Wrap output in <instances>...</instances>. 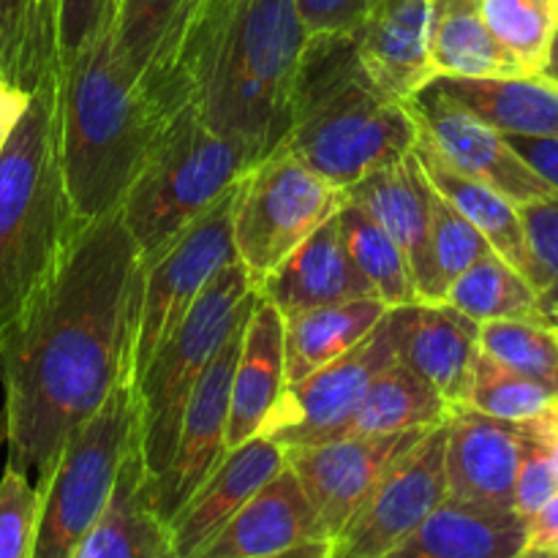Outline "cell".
<instances>
[{
  "mask_svg": "<svg viewBox=\"0 0 558 558\" xmlns=\"http://www.w3.org/2000/svg\"><path fill=\"white\" fill-rule=\"evenodd\" d=\"M428 85L505 136H558V82L545 71L488 80L434 76Z\"/></svg>",
  "mask_w": 558,
  "mask_h": 558,
  "instance_id": "obj_27",
  "label": "cell"
},
{
  "mask_svg": "<svg viewBox=\"0 0 558 558\" xmlns=\"http://www.w3.org/2000/svg\"><path fill=\"white\" fill-rule=\"evenodd\" d=\"M254 292L276 305L281 316L374 298L349 256L338 213L327 218L308 240H303L265 281H259Z\"/></svg>",
  "mask_w": 558,
  "mask_h": 558,
  "instance_id": "obj_22",
  "label": "cell"
},
{
  "mask_svg": "<svg viewBox=\"0 0 558 558\" xmlns=\"http://www.w3.org/2000/svg\"><path fill=\"white\" fill-rule=\"evenodd\" d=\"M58 112L65 191L85 227L118 210L169 112L118 58L109 25L60 65Z\"/></svg>",
  "mask_w": 558,
  "mask_h": 558,
  "instance_id": "obj_3",
  "label": "cell"
},
{
  "mask_svg": "<svg viewBox=\"0 0 558 558\" xmlns=\"http://www.w3.org/2000/svg\"><path fill=\"white\" fill-rule=\"evenodd\" d=\"M199 0H118L112 44L125 69L167 112L185 101L178 63Z\"/></svg>",
  "mask_w": 558,
  "mask_h": 558,
  "instance_id": "obj_18",
  "label": "cell"
},
{
  "mask_svg": "<svg viewBox=\"0 0 558 558\" xmlns=\"http://www.w3.org/2000/svg\"><path fill=\"white\" fill-rule=\"evenodd\" d=\"M480 352L558 392V332L543 322L499 319L480 325Z\"/></svg>",
  "mask_w": 558,
  "mask_h": 558,
  "instance_id": "obj_36",
  "label": "cell"
},
{
  "mask_svg": "<svg viewBox=\"0 0 558 558\" xmlns=\"http://www.w3.org/2000/svg\"><path fill=\"white\" fill-rule=\"evenodd\" d=\"M558 548V490L526 521V550L548 554Z\"/></svg>",
  "mask_w": 558,
  "mask_h": 558,
  "instance_id": "obj_45",
  "label": "cell"
},
{
  "mask_svg": "<svg viewBox=\"0 0 558 558\" xmlns=\"http://www.w3.org/2000/svg\"><path fill=\"white\" fill-rule=\"evenodd\" d=\"M142 256L120 210L76 229L20 319L0 338L9 466L36 488L60 447L129 381Z\"/></svg>",
  "mask_w": 558,
  "mask_h": 558,
  "instance_id": "obj_1",
  "label": "cell"
},
{
  "mask_svg": "<svg viewBox=\"0 0 558 558\" xmlns=\"http://www.w3.org/2000/svg\"><path fill=\"white\" fill-rule=\"evenodd\" d=\"M485 25L526 74H543L558 33V0H480Z\"/></svg>",
  "mask_w": 558,
  "mask_h": 558,
  "instance_id": "obj_35",
  "label": "cell"
},
{
  "mask_svg": "<svg viewBox=\"0 0 558 558\" xmlns=\"http://www.w3.org/2000/svg\"><path fill=\"white\" fill-rule=\"evenodd\" d=\"M305 44L298 0H199L178 82L202 123L256 163L287 140Z\"/></svg>",
  "mask_w": 558,
  "mask_h": 558,
  "instance_id": "obj_2",
  "label": "cell"
},
{
  "mask_svg": "<svg viewBox=\"0 0 558 558\" xmlns=\"http://www.w3.org/2000/svg\"><path fill=\"white\" fill-rule=\"evenodd\" d=\"M118 0H54V31H58L60 65L85 52L93 38L112 22Z\"/></svg>",
  "mask_w": 558,
  "mask_h": 558,
  "instance_id": "obj_41",
  "label": "cell"
},
{
  "mask_svg": "<svg viewBox=\"0 0 558 558\" xmlns=\"http://www.w3.org/2000/svg\"><path fill=\"white\" fill-rule=\"evenodd\" d=\"M308 539L325 537L308 496L283 466L194 558H265Z\"/></svg>",
  "mask_w": 558,
  "mask_h": 558,
  "instance_id": "obj_24",
  "label": "cell"
},
{
  "mask_svg": "<svg viewBox=\"0 0 558 558\" xmlns=\"http://www.w3.org/2000/svg\"><path fill=\"white\" fill-rule=\"evenodd\" d=\"M71 558H178L156 510V488L140 450V430L120 463L107 507Z\"/></svg>",
  "mask_w": 558,
  "mask_h": 558,
  "instance_id": "obj_23",
  "label": "cell"
},
{
  "mask_svg": "<svg viewBox=\"0 0 558 558\" xmlns=\"http://www.w3.org/2000/svg\"><path fill=\"white\" fill-rule=\"evenodd\" d=\"M545 74L550 76V80L558 82V33H556V41H554V49H550V58H548V65H545Z\"/></svg>",
  "mask_w": 558,
  "mask_h": 558,
  "instance_id": "obj_49",
  "label": "cell"
},
{
  "mask_svg": "<svg viewBox=\"0 0 558 558\" xmlns=\"http://www.w3.org/2000/svg\"><path fill=\"white\" fill-rule=\"evenodd\" d=\"M558 490V466L548 447L523 423V452L515 474V512L529 518Z\"/></svg>",
  "mask_w": 558,
  "mask_h": 558,
  "instance_id": "obj_42",
  "label": "cell"
},
{
  "mask_svg": "<svg viewBox=\"0 0 558 558\" xmlns=\"http://www.w3.org/2000/svg\"><path fill=\"white\" fill-rule=\"evenodd\" d=\"M445 439L441 423L381 477L332 537L327 558H385L447 499Z\"/></svg>",
  "mask_w": 558,
  "mask_h": 558,
  "instance_id": "obj_12",
  "label": "cell"
},
{
  "mask_svg": "<svg viewBox=\"0 0 558 558\" xmlns=\"http://www.w3.org/2000/svg\"><path fill=\"white\" fill-rule=\"evenodd\" d=\"M283 466L287 450L262 434L229 450L210 477L185 501L183 510L169 521L174 556L194 558L199 554L232 521L234 512L259 494Z\"/></svg>",
  "mask_w": 558,
  "mask_h": 558,
  "instance_id": "obj_19",
  "label": "cell"
},
{
  "mask_svg": "<svg viewBox=\"0 0 558 558\" xmlns=\"http://www.w3.org/2000/svg\"><path fill=\"white\" fill-rule=\"evenodd\" d=\"M283 387H287L283 316L276 305L256 294L240 338V354L232 376L227 452L262 434Z\"/></svg>",
  "mask_w": 558,
  "mask_h": 558,
  "instance_id": "obj_25",
  "label": "cell"
},
{
  "mask_svg": "<svg viewBox=\"0 0 558 558\" xmlns=\"http://www.w3.org/2000/svg\"><path fill=\"white\" fill-rule=\"evenodd\" d=\"M407 107L417 123V140L458 174L499 191L518 207L556 196L550 185L512 150L505 134L452 104L430 85L409 98Z\"/></svg>",
  "mask_w": 558,
  "mask_h": 558,
  "instance_id": "obj_14",
  "label": "cell"
},
{
  "mask_svg": "<svg viewBox=\"0 0 558 558\" xmlns=\"http://www.w3.org/2000/svg\"><path fill=\"white\" fill-rule=\"evenodd\" d=\"M396 360L428 381L450 407H463L474 357L480 352V325L447 303H412L390 308Z\"/></svg>",
  "mask_w": 558,
  "mask_h": 558,
  "instance_id": "obj_17",
  "label": "cell"
},
{
  "mask_svg": "<svg viewBox=\"0 0 558 558\" xmlns=\"http://www.w3.org/2000/svg\"><path fill=\"white\" fill-rule=\"evenodd\" d=\"M430 0H374L354 36L360 63L381 93L407 104L430 80Z\"/></svg>",
  "mask_w": 558,
  "mask_h": 558,
  "instance_id": "obj_21",
  "label": "cell"
},
{
  "mask_svg": "<svg viewBox=\"0 0 558 558\" xmlns=\"http://www.w3.org/2000/svg\"><path fill=\"white\" fill-rule=\"evenodd\" d=\"M58 65L54 0H0V76L33 90Z\"/></svg>",
  "mask_w": 558,
  "mask_h": 558,
  "instance_id": "obj_33",
  "label": "cell"
},
{
  "mask_svg": "<svg viewBox=\"0 0 558 558\" xmlns=\"http://www.w3.org/2000/svg\"><path fill=\"white\" fill-rule=\"evenodd\" d=\"M234 189L207 207L189 229L178 234L161 254L142 265L134 330L129 347V385L140 379L145 365L189 314L207 283L238 259L232 243Z\"/></svg>",
  "mask_w": 558,
  "mask_h": 558,
  "instance_id": "obj_10",
  "label": "cell"
},
{
  "mask_svg": "<svg viewBox=\"0 0 558 558\" xmlns=\"http://www.w3.org/2000/svg\"><path fill=\"white\" fill-rule=\"evenodd\" d=\"M526 428L532 430V434L537 436L545 447H548L550 456H554V461L558 466V401L550 409H545L539 417L529 420Z\"/></svg>",
  "mask_w": 558,
  "mask_h": 558,
  "instance_id": "obj_47",
  "label": "cell"
},
{
  "mask_svg": "<svg viewBox=\"0 0 558 558\" xmlns=\"http://www.w3.org/2000/svg\"><path fill=\"white\" fill-rule=\"evenodd\" d=\"M515 558H548L545 554H534V550H523L521 556H515Z\"/></svg>",
  "mask_w": 558,
  "mask_h": 558,
  "instance_id": "obj_51",
  "label": "cell"
},
{
  "mask_svg": "<svg viewBox=\"0 0 558 558\" xmlns=\"http://www.w3.org/2000/svg\"><path fill=\"white\" fill-rule=\"evenodd\" d=\"M417 145L407 104L371 82L352 33L308 36L289 101L281 147L347 194L354 183Z\"/></svg>",
  "mask_w": 558,
  "mask_h": 558,
  "instance_id": "obj_4",
  "label": "cell"
},
{
  "mask_svg": "<svg viewBox=\"0 0 558 558\" xmlns=\"http://www.w3.org/2000/svg\"><path fill=\"white\" fill-rule=\"evenodd\" d=\"M41 494L22 472L5 463L0 477V558L36 556Z\"/></svg>",
  "mask_w": 558,
  "mask_h": 558,
  "instance_id": "obj_39",
  "label": "cell"
},
{
  "mask_svg": "<svg viewBox=\"0 0 558 558\" xmlns=\"http://www.w3.org/2000/svg\"><path fill=\"white\" fill-rule=\"evenodd\" d=\"M545 314H548V325L556 327V332H558V308H548Z\"/></svg>",
  "mask_w": 558,
  "mask_h": 558,
  "instance_id": "obj_50",
  "label": "cell"
},
{
  "mask_svg": "<svg viewBox=\"0 0 558 558\" xmlns=\"http://www.w3.org/2000/svg\"><path fill=\"white\" fill-rule=\"evenodd\" d=\"M338 218H341V234L349 256L371 287L374 298L381 300L387 308L420 303L412 267H409L407 256L398 248L396 240L363 207L349 199H343Z\"/></svg>",
  "mask_w": 558,
  "mask_h": 558,
  "instance_id": "obj_34",
  "label": "cell"
},
{
  "mask_svg": "<svg viewBox=\"0 0 558 558\" xmlns=\"http://www.w3.org/2000/svg\"><path fill=\"white\" fill-rule=\"evenodd\" d=\"M332 539H308V543H300L294 548L283 550V554L265 556V558H327L330 556Z\"/></svg>",
  "mask_w": 558,
  "mask_h": 558,
  "instance_id": "obj_48",
  "label": "cell"
},
{
  "mask_svg": "<svg viewBox=\"0 0 558 558\" xmlns=\"http://www.w3.org/2000/svg\"><path fill=\"white\" fill-rule=\"evenodd\" d=\"M27 101H31V90L0 76V147L9 140L14 125L20 123L22 112L27 109Z\"/></svg>",
  "mask_w": 558,
  "mask_h": 558,
  "instance_id": "obj_46",
  "label": "cell"
},
{
  "mask_svg": "<svg viewBox=\"0 0 558 558\" xmlns=\"http://www.w3.org/2000/svg\"><path fill=\"white\" fill-rule=\"evenodd\" d=\"M245 322H248V316L223 341V347L218 349L213 363L202 374L199 385L191 392L172 461H169L167 472L153 483L156 510L167 526L227 456L229 396H232V376L234 365H238Z\"/></svg>",
  "mask_w": 558,
  "mask_h": 558,
  "instance_id": "obj_15",
  "label": "cell"
},
{
  "mask_svg": "<svg viewBox=\"0 0 558 558\" xmlns=\"http://www.w3.org/2000/svg\"><path fill=\"white\" fill-rule=\"evenodd\" d=\"M60 65L31 90L0 147V338L47 283L74 240L60 158Z\"/></svg>",
  "mask_w": 558,
  "mask_h": 558,
  "instance_id": "obj_5",
  "label": "cell"
},
{
  "mask_svg": "<svg viewBox=\"0 0 558 558\" xmlns=\"http://www.w3.org/2000/svg\"><path fill=\"white\" fill-rule=\"evenodd\" d=\"M414 156H417L420 167H423L425 178L430 180L436 191L488 240L490 248L501 256L505 262H510L521 276H526L529 281L537 289V270H534L532 251L526 243V229H523L521 210L518 205H512L507 196H501L499 191L488 189V185L477 183V180L466 178V174H458L456 169L447 167L428 145L417 140L414 145Z\"/></svg>",
  "mask_w": 558,
  "mask_h": 558,
  "instance_id": "obj_28",
  "label": "cell"
},
{
  "mask_svg": "<svg viewBox=\"0 0 558 558\" xmlns=\"http://www.w3.org/2000/svg\"><path fill=\"white\" fill-rule=\"evenodd\" d=\"M428 60L434 76H521L526 71L485 25L480 0H430Z\"/></svg>",
  "mask_w": 558,
  "mask_h": 558,
  "instance_id": "obj_29",
  "label": "cell"
},
{
  "mask_svg": "<svg viewBox=\"0 0 558 558\" xmlns=\"http://www.w3.org/2000/svg\"><path fill=\"white\" fill-rule=\"evenodd\" d=\"M428 430L341 436L319 445L287 447V469L308 496L322 537H336L343 523L368 499L371 490L381 483V477Z\"/></svg>",
  "mask_w": 558,
  "mask_h": 558,
  "instance_id": "obj_13",
  "label": "cell"
},
{
  "mask_svg": "<svg viewBox=\"0 0 558 558\" xmlns=\"http://www.w3.org/2000/svg\"><path fill=\"white\" fill-rule=\"evenodd\" d=\"M430 191L434 185L425 178L414 147L347 191V199L363 207L403 251L420 303H439L430 265Z\"/></svg>",
  "mask_w": 558,
  "mask_h": 558,
  "instance_id": "obj_20",
  "label": "cell"
},
{
  "mask_svg": "<svg viewBox=\"0 0 558 558\" xmlns=\"http://www.w3.org/2000/svg\"><path fill=\"white\" fill-rule=\"evenodd\" d=\"M490 251L494 248L488 240L439 191H430V265H434V287L439 303L445 300L450 283Z\"/></svg>",
  "mask_w": 558,
  "mask_h": 558,
  "instance_id": "obj_38",
  "label": "cell"
},
{
  "mask_svg": "<svg viewBox=\"0 0 558 558\" xmlns=\"http://www.w3.org/2000/svg\"><path fill=\"white\" fill-rule=\"evenodd\" d=\"M140 430L134 387L120 381L107 401L65 439L41 494L36 556L71 558L107 507L120 463Z\"/></svg>",
  "mask_w": 558,
  "mask_h": 558,
  "instance_id": "obj_8",
  "label": "cell"
},
{
  "mask_svg": "<svg viewBox=\"0 0 558 558\" xmlns=\"http://www.w3.org/2000/svg\"><path fill=\"white\" fill-rule=\"evenodd\" d=\"M452 407L417 374L396 363L381 371L357 403L341 436L403 434L447 423ZM338 436V439H341Z\"/></svg>",
  "mask_w": 558,
  "mask_h": 558,
  "instance_id": "obj_31",
  "label": "cell"
},
{
  "mask_svg": "<svg viewBox=\"0 0 558 558\" xmlns=\"http://www.w3.org/2000/svg\"><path fill=\"white\" fill-rule=\"evenodd\" d=\"M3 441H5V417L0 414V445H3Z\"/></svg>",
  "mask_w": 558,
  "mask_h": 558,
  "instance_id": "obj_52",
  "label": "cell"
},
{
  "mask_svg": "<svg viewBox=\"0 0 558 558\" xmlns=\"http://www.w3.org/2000/svg\"><path fill=\"white\" fill-rule=\"evenodd\" d=\"M251 167L243 147L207 129L189 98L172 109L118 207L142 265L216 205Z\"/></svg>",
  "mask_w": 558,
  "mask_h": 558,
  "instance_id": "obj_6",
  "label": "cell"
},
{
  "mask_svg": "<svg viewBox=\"0 0 558 558\" xmlns=\"http://www.w3.org/2000/svg\"><path fill=\"white\" fill-rule=\"evenodd\" d=\"M256 303L254 281L238 259L223 267L178 322L167 341L134 381L140 407V450L156 483L167 472L178 445L180 423L194 387L234 327Z\"/></svg>",
  "mask_w": 558,
  "mask_h": 558,
  "instance_id": "obj_7",
  "label": "cell"
},
{
  "mask_svg": "<svg viewBox=\"0 0 558 558\" xmlns=\"http://www.w3.org/2000/svg\"><path fill=\"white\" fill-rule=\"evenodd\" d=\"M556 401L558 392L550 387L526 379V376L490 360L488 354L477 352L463 407L477 409V412L505 420V423H529V420L539 417L545 409L554 407Z\"/></svg>",
  "mask_w": 558,
  "mask_h": 558,
  "instance_id": "obj_37",
  "label": "cell"
},
{
  "mask_svg": "<svg viewBox=\"0 0 558 558\" xmlns=\"http://www.w3.org/2000/svg\"><path fill=\"white\" fill-rule=\"evenodd\" d=\"M392 363L396 336L387 311L357 347L305 379L283 387L262 436L281 445L283 450L338 439L371 381Z\"/></svg>",
  "mask_w": 558,
  "mask_h": 558,
  "instance_id": "obj_11",
  "label": "cell"
},
{
  "mask_svg": "<svg viewBox=\"0 0 558 558\" xmlns=\"http://www.w3.org/2000/svg\"><path fill=\"white\" fill-rule=\"evenodd\" d=\"M445 430L447 499L488 510H515L523 423H505L477 409L452 407Z\"/></svg>",
  "mask_w": 558,
  "mask_h": 558,
  "instance_id": "obj_16",
  "label": "cell"
},
{
  "mask_svg": "<svg viewBox=\"0 0 558 558\" xmlns=\"http://www.w3.org/2000/svg\"><path fill=\"white\" fill-rule=\"evenodd\" d=\"M371 5H374V0H298L308 36L354 33L371 11Z\"/></svg>",
  "mask_w": 558,
  "mask_h": 558,
  "instance_id": "obj_43",
  "label": "cell"
},
{
  "mask_svg": "<svg viewBox=\"0 0 558 558\" xmlns=\"http://www.w3.org/2000/svg\"><path fill=\"white\" fill-rule=\"evenodd\" d=\"M387 311L390 308L381 300L363 298L283 316L287 385L305 379L357 347Z\"/></svg>",
  "mask_w": 558,
  "mask_h": 558,
  "instance_id": "obj_30",
  "label": "cell"
},
{
  "mask_svg": "<svg viewBox=\"0 0 558 558\" xmlns=\"http://www.w3.org/2000/svg\"><path fill=\"white\" fill-rule=\"evenodd\" d=\"M343 199V191L322 180L287 147L256 161L238 180L232 205L234 254L254 289L336 216Z\"/></svg>",
  "mask_w": 558,
  "mask_h": 558,
  "instance_id": "obj_9",
  "label": "cell"
},
{
  "mask_svg": "<svg viewBox=\"0 0 558 558\" xmlns=\"http://www.w3.org/2000/svg\"><path fill=\"white\" fill-rule=\"evenodd\" d=\"M526 550V518L445 499L385 558H515Z\"/></svg>",
  "mask_w": 558,
  "mask_h": 558,
  "instance_id": "obj_26",
  "label": "cell"
},
{
  "mask_svg": "<svg viewBox=\"0 0 558 558\" xmlns=\"http://www.w3.org/2000/svg\"><path fill=\"white\" fill-rule=\"evenodd\" d=\"M507 142L550 185L558 199V136H507Z\"/></svg>",
  "mask_w": 558,
  "mask_h": 558,
  "instance_id": "obj_44",
  "label": "cell"
},
{
  "mask_svg": "<svg viewBox=\"0 0 558 558\" xmlns=\"http://www.w3.org/2000/svg\"><path fill=\"white\" fill-rule=\"evenodd\" d=\"M548 558H558V548L556 550H548V554H545Z\"/></svg>",
  "mask_w": 558,
  "mask_h": 558,
  "instance_id": "obj_53",
  "label": "cell"
},
{
  "mask_svg": "<svg viewBox=\"0 0 558 558\" xmlns=\"http://www.w3.org/2000/svg\"><path fill=\"white\" fill-rule=\"evenodd\" d=\"M526 243L537 270V292L545 311L558 308V199H539L518 207Z\"/></svg>",
  "mask_w": 558,
  "mask_h": 558,
  "instance_id": "obj_40",
  "label": "cell"
},
{
  "mask_svg": "<svg viewBox=\"0 0 558 558\" xmlns=\"http://www.w3.org/2000/svg\"><path fill=\"white\" fill-rule=\"evenodd\" d=\"M441 303L452 305L477 325L499 319H523L548 325L543 298L534 289V283L526 276H521L510 262L501 259L496 251H490L483 259L474 262L469 270H463L450 283Z\"/></svg>",
  "mask_w": 558,
  "mask_h": 558,
  "instance_id": "obj_32",
  "label": "cell"
}]
</instances>
